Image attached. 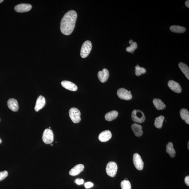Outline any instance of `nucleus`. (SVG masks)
I'll return each mask as SVG.
<instances>
[{
    "label": "nucleus",
    "instance_id": "obj_3",
    "mask_svg": "<svg viewBox=\"0 0 189 189\" xmlns=\"http://www.w3.org/2000/svg\"><path fill=\"white\" fill-rule=\"evenodd\" d=\"M92 48L91 42L89 40L84 42L82 45L81 49L80 56L83 58H85L88 56L91 51Z\"/></svg>",
    "mask_w": 189,
    "mask_h": 189
},
{
    "label": "nucleus",
    "instance_id": "obj_18",
    "mask_svg": "<svg viewBox=\"0 0 189 189\" xmlns=\"http://www.w3.org/2000/svg\"><path fill=\"white\" fill-rule=\"evenodd\" d=\"M153 102L155 107L158 110H162L166 108V105L160 99L154 98Z\"/></svg>",
    "mask_w": 189,
    "mask_h": 189
},
{
    "label": "nucleus",
    "instance_id": "obj_30",
    "mask_svg": "<svg viewBox=\"0 0 189 189\" xmlns=\"http://www.w3.org/2000/svg\"><path fill=\"white\" fill-rule=\"evenodd\" d=\"M84 180L83 179H77L75 180V182L77 185H82L84 183Z\"/></svg>",
    "mask_w": 189,
    "mask_h": 189
},
{
    "label": "nucleus",
    "instance_id": "obj_12",
    "mask_svg": "<svg viewBox=\"0 0 189 189\" xmlns=\"http://www.w3.org/2000/svg\"><path fill=\"white\" fill-rule=\"evenodd\" d=\"M98 77L100 81L102 83L107 81L109 77V73L108 69H103L102 71H100L98 73Z\"/></svg>",
    "mask_w": 189,
    "mask_h": 189
},
{
    "label": "nucleus",
    "instance_id": "obj_15",
    "mask_svg": "<svg viewBox=\"0 0 189 189\" xmlns=\"http://www.w3.org/2000/svg\"><path fill=\"white\" fill-rule=\"evenodd\" d=\"M84 167H85L83 165L81 164L77 165L71 169L69 171V174L72 176L78 175L81 172L83 171Z\"/></svg>",
    "mask_w": 189,
    "mask_h": 189
},
{
    "label": "nucleus",
    "instance_id": "obj_29",
    "mask_svg": "<svg viewBox=\"0 0 189 189\" xmlns=\"http://www.w3.org/2000/svg\"><path fill=\"white\" fill-rule=\"evenodd\" d=\"M93 184L91 182H87V183H85V188L87 189L90 188L91 187H93Z\"/></svg>",
    "mask_w": 189,
    "mask_h": 189
},
{
    "label": "nucleus",
    "instance_id": "obj_1",
    "mask_svg": "<svg viewBox=\"0 0 189 189\" xmlns=\"http://www.w3.org/2000/svg\"><path fill=\"white\" fill-rule=\"evenodd\" d=\"M77 18V13L74 10L69 11L64 14L60 23V30L63 34L68 35L72 33L75 28Z\"/></svg>",
    "mask_w": 189,
    "mask_h": 189
},
{
    "label": "nucleus",
    "instance_id": "obj_26",
    "mask_svg": "<svg viewBox=\"0 0 189 189\" xmlns=\"http://www.w3.org/2000/svg\"><path fill=\"white\" fill-rule=\"evenodd\" d=\"M137 47H138V45L136 42H133L130 45V46L126 48V51L127 52L133 53Z\"/></svg>",
    "mask_w": 189,
    "mask_h": 189
},
{
    "label": "nucleus",
    "instance_id": "obj_32",
    "mask_svg": "<svg viewBox=\"0 0 189 189\" xmlns=\"http://www.w3.org/2000/svg\"><path fill=\"white\" fill-rule=\"evenodd\" d=\"M185 4L187 7H189V1L188 0H187V1H186Z\"/></svg>",
    "mask_w": 189,
    "mask_h": 189
},
{
    "label": "nucleus",
    "instance_id": "obj_33",
    "mask_svg": "<svg viewBox=\"0 0 189 189\" xmlns=\"http://www.w3.org/2000/svg\"><path fill=\"white\" fill-rule=\"evenodd\" d=\"M133 40H130V41H129V43L131 45V43H133Z\"/></svg>",
    "mask_w": 189,
    "mask_h": 189
},
{
    "label": "nucleus",
    "instance_id": "obj_7",
    "mask_svg": "<svg viewBox=\"0 0 189 189\" xmlns=\"http://www.w3.org/2000/svg\"><path fill=\"white\" fill-rule=\"evenodd\" d=\"M117 95L120 99L123 100H130L132 98L131 91H128L124 88L119 89L117 90Z\"/></svg>",
    "mask_w": 189,
    "mask_h": 189
},
{
    "label": "nucleus",
    "instance_id": "obj_4",
    "mask_svg": "<svg viewBox=\"0 0 189 189\" xmlns=\"http://www.w3.org/2000/svg\"><path fill=\"white\" fill-rule=\"evenodd\" d=\"M69 117L74 123H79L81 120V112L77 108H71L69 111Z\"/></svg>",
    "mask_w": 189,
    "mask_h": 189
},
{
    "label": "nucleus",
    "instance_id": "obj_9",
    "mask_svg": "<svg viewBox=\"0 0 189 189\" xmlns=\"http://www.w3.org/2000/svg\"><path fill=\"white\" fill-rule=\"evenodd\" d=\"M32 8L31 5L28 4H21L18 5L14 7L16 12L24 13L30 11Z\"/></svg>",
    "mask_w": 189,
    "mask_h": 189
},
{
    "label": "nucleus",
    "instance_id": "obj_25",
    "mask_svg": "<svg viewBox=\"0 0 189 189\" xmlns=\"http://www.w3.org/2000/svg\"><path fill=\"white\" fill-rule=\"evenodd\" d=\"M146 72V69L144 68L140 67L137 64L135 67V74L137 76H139L142 74H144Z\"/></svg>",
    "mask_w": 189,
    "mask_h": 189
},
{
    "label": "nucleus",
    "instance_id": "obj_39",
    "mask_svg": "<svg viewBox=\"0 0 189 189\" xmlns=\"http://www.w3.org/2000/svg\"><path fill=\"white\" fill-rule=\"evenodd\" d=\"M52 145H53V144H51V146H52Z\"/></svg>",
    "mask_w": 189,
    "mask_h": 189
},
{
    "label": "nucleus",
    "instance_id": "obj_36",
    "mask_svg": "<svg viewBox=\"0 0 189 189\" xmlns=\"http://www.w3.org/2000/svg\"><path fill=\"white\" fill-rule=\"evenodd\" d=\"M189 142H188V150L189 149Z\"/></svg>",
    "mask_w": 189,
    "mask_h": 189
},
{
    "label": "nucleus",
    "instance_id": "obj_37",
    "mask_svg": "<svg viewBox=\"0 0 189 189\" xmlns=\"http://www.w3.org/2000/svg\"><path fill=\"white\" fill-rule=\"evenodd\" d=\"M127 180V178H125V180Z\"/></svg>",
    "mask_w": 189,
    "mask_h": 189
},
{
    "label": "nucleus",
    "instance_id": "obj_27",
    "mask_svg": "<svg viewBox=\"0 0 189 189\" xmlns=\"http://www.w3.org/2000/svg\"><path fill=\"white\" fill-rule=\"evenodd\" d=\"M121 186L122 189H131V184L128 180L122 181Z\"/></svg>",
    "mask_w": 189,
    "mask_h": 189
},
{
    "label": "nucleus",
    "instance_id": "obj_20",
    "mask_svg": "<svg viewBox=\"0 0 189 189\" xmlns=\"http://www.w3.org/2000/svg\"><path fill=\"white\" fill-rule=\"evenodd\" d=\"M179 67L184 75H185L188 80H189V67L186 64L182 62L179 63Z\"/></svg>",
    "mask_w": 189,
    "mask_h": 189
},
{
    "label": "nucleus",
    "instance_id": "obj_6",
    "mask_svg": "<svg viewBox=\"0 0 189 189\" xmlns=\"http://www.w3.org/2000/svg\"><path fill=\"white\" fill-rule=\"evenodd\" d=\"M118 169L117 164L114 161H110L106 165V171L108 175L111 177H114L117 173Z\"/></svg>",
    "mask_w": 189,
    "mask_h": 189
},
{
    "label": "nucleus",
    "instance_id": "obj_10",
    "mask_svg": "<svg viewBox=\"0 0 189 189\" xmlns=\"http://www.w3.org/2000/svg\"><path fill=\"white\" fill-rule=\"evenodd\" d=\"M168 85L170 89L176 93H180L182 91V87L177 82L173 80L169 81Z\"/></svg>",
    "mask_w": 189,
    "mask_h": 189
},
{
    "label": "nucleus",
    "instance_id": "obj_2",
    "mask_svg": "<svg viewBox=\"0 0 189 189\" xmlns=\"http://www.w3.org/2000/svg\"><path fill=\"white\" fill-rule=\"evenodd\" d=\"M131 118L133 122L140 123L144 122L145 120L144 113L140 110L135 109L132 111Z\"/></svg>",
    "mask_w": 189,
    "mask_h": 189
},
{
    "label": "nucleus",
    "instance_id": "obj_16",
    "mask_svg": "<svg viewBox=\"0 0 189 189\" xmlns=\"http://www.w3.org/2000/svg\"><path fill=\"white\" fill-rule=\"evenodd\" d=\"M8 107L11 110L17 112L19 109V105L17 100L14 98H10L7 101Z\"/></svg>",
    "mask_w": 189,
    "mask_h": 189
},
{
    "label": "nucleus",
    "instance_id": "obj_13",
    "mask_svg": "<svg viewBox=\"0 0 189 189\" xmlns=\"http://www.w3.org/2000/svg\"><path fill=\"white\" fill-rule=\"evenodd\" d=\"M112 137V134L109 130H105L100 134L98 139L100 141L106 142L109 140Z\"/></svg>",
    "mask_w": 189,
    "mask_h": 189
},
{
    "label": "nucleus",
    "instance_id": "obj_38",
    "mask_svg": "<svg viewBox=\"0 0 189 189\" xmlns=\"http://www.w3.org/2000/svg\"><path fill=\"white\" fill-rule=\"evenodd\" d=\"M51 129V127H49V129Z\"/></svg>",
    "mask_w": 189,
    "mask_h": 189
},
{
    "label": "nucleus",
    "instance_id": "obj_31",
    "mask_svg": "<svg viewBox=\"0 0 189 189\" xmlns=\"http://www.w3.org/2000/svg\"><path fill=\"white\" fill-rule=\"evenodd\" d=\"M185 182L186 184L188 186H189V176H187L185 178Z\"/></svg>",
    "mask_w": 189,
    "mask_h": 189
},
{
    "label": "nucleus",
    "instance_id": "obj_14",
    "mask_svg": "<svg viewBox=\"0 0 189 189\" xmlns=\"http://www.w3.org/2000/svg\"><path fill=\"white\" fill-rule=\"evenodd\" d=\"M61 84L63 87L70 91H76L77 89V85L72 82L64 81L61 82Z\"/></svg>",
    "mask_w": 189,
    "mask_h": 189
},
{
    "label": "nucleus",
    "instance_id": "obj_35",
    "mask_svg": "<svg viewBox=\"0 0 189 189\" xmlns=\"http://www.w3.org/2000/svg\"><path fill=\"white\" fill-rule=\"evenodd\" d=\"M1 142H2V140H1V139L0 138V144L1 143Z\"/></svg>",
    "mask_w": 189,
    "mask_h": 189
},
{
    "label": "nucleus",
    "instance_id": "obj_11",
    "mask_svg": "<svg viewBox=\"0 0 189 189\" xmlns=\"http://www.w3.org/2000/svg\"><path fill=\"white\" fill-rule=\"evenodd\" d=\"M45 104H46V100L45 98L43 96L40 95L39 96L37 100L35 108V110L36 112H38L40 110L44 107Z\"/></svg>",
    "mask_w": 189,
    "mask_h": 189
},
{
    "label": "nucleus",
    "instance_id": "obj_5",
    "mask_svg": "<svg viewBox=\"0 0 189 189\" xmlns=\"http://www.w3.org/2000/svg\"><path fill=\"white\" fill-rule=\"evenodd\" d=\"M42 139L46 144H51L54 140V134L52 130L50 129H45L43 132Z\"/></svg>",
    "mask_w": 189,
    "mask_h": 189
},
{
    "label": "nucleus",
    "instance_id": "obj_8",
    "mask_svg": "<svg viewBox=\"0 0 189 189\" xmlns=\"http://www.w3.org/2000/svg\"><path fill=\"white\" fill-rule=\"evenodd\" d=\"M133 163L134 166L138 170H142L144 167V162L139 154L135 153L133 156Z\"/></svg>",
    "mask_w": 189,
    "mask_h": 189
},
{
    "label": "nucleus",
    "instance_id": "obj_22",
    "mask_svg": "<svg viewBox=\"0 0 189 189\" xmlns=\"http://www.w3.org/2000/svg\"><path fill=\"white\" fill-rule=\"evenodd\" d=\"M169 28L171 31L177 33H184L186 30L185 27L178 25L172 26Z\"/></svg>",
    "mask_w": 189,
    "mask_h": 189
},
{
    "label": "nucleus",
    "instance_id": "obj_34",
    "mask_svg": "<svg viewBox=\"0 0 189 189\" xmlns=\"http://www.w3.org/2000/svg\"><path fill=\"white\" fill-rule=\"evenodd\" d=\"M3 1H4L3 0H0V3H2Z\"/></svg>",
    "mask_w": 189,
    "mask_h": 189
},
{
    "label": "nucleus",
    "instance_id": "obj_19",
    "mask_svg": "<svg viewBox=\"0 0 189 189\" xmlns=\"http://www.w3.org/2000/svg\"><path fill=\"white\" fill-rule=\"evenodd\" d=\"M118 112L117 111L115 110L111 111L110 112L106 113L105 116V118L106 121H111L116 118L118 116Z\"/></svg>",
    "mask_w": 189,
    "mask_h": 189
},
{
    "label": "nucleus",
    "instance_id": "obj_17",
    "mask_svg": "<svg viewBox=\"0 0 189 189\" xmlns=\"http://www.w3.org/2000/svg\"><path fill=\"white\" fill-rule=\"evenodd\" d=\"M131 129L135 136L140 137L143 135V131L141 125L137 123H134L131 125Z\"/></svg>",
    "mask_w": 189,
    "mask_h": 189
},
{
    "label": "nucleus",
    "instance_id": "obj_24",
    "mask_svg": "<svg viewBox=\"0 0 189 189\" xmlns=\"http://www.w3.org/2000/svg\"><path fill=\"white\" fill-rule=\"evenodd\" d=\"M165 119L164 116H160L156 117L154 121V125L156 128L161 129L162 127L163 122Z\"/></svg>",
    "mask_w": 189,
    "mask_h": 189
},
{
    "label": "nucleus",
    "instance_id": "obj_23",
    "mask_svg": "<svg viewBox=\"0 0 189 189\" xmlns=\"http://www.w3.org/2000/svg\"><path fill=\"white\" fill-rule=\"evenodd\" d=\"M180 115L182 119L185 121L186 123L189 124V113L186 109H182L180 111Z\"/></svg>",
    "mask_w": 189,
    "mask_h": 189
},
{
    "label": "nucleus",
    "instance_id": "obj_21",
    "mask_svg": "<svg viewBox=\"0 0 189 189\" xmlns=\"http://www.w3.org/2000/svg\"><path fill=\"white\" fill-rule=\"evenodd\" d=\"M166 152L169 154L171 158L175 157L176 152L173 148V144L171 142H169L166 146Z\"/></svg>",
    "mask_w": 189,
    "mask_h": 189
},
{
    "label": "nucleus",
    "instance_id": "obj_28",
    "mask_svg": "<svg viewBox=\"0 0 189 189\" xmlns=\"http://www.w3.org/2000/svg\"><path fill=\"white\" fill-rule=\"evenodd\" d=\"M8 175V172L6 171L0 172V181H1L5 179L6 177H7Z\"/></svg>",
    "mask_w": 189,
    "mask_h": 189
}]
</instances>
